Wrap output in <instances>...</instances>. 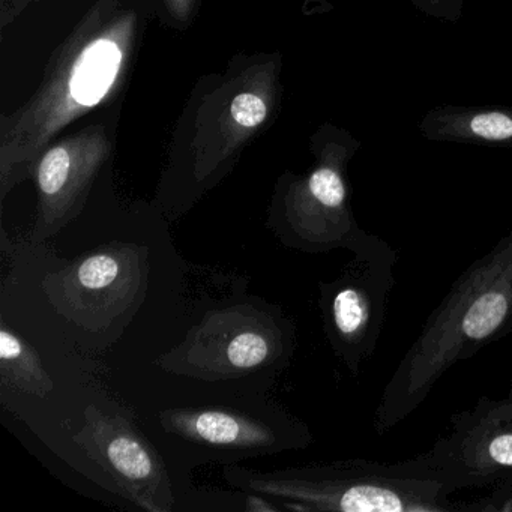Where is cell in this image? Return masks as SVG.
<instances>
[{"label":"cell","instance_id":"cell-11","mask_svg":"<svg viewBox=\"0 0 512 512\" xmlns=\"http://www.w3.org/2000/svg\"><path fill=\"white\" fill-rule=\"evenodd\" d=\"M161 427L196 445L235 452L284 448L274 425L230 407H176L160 412Z\"/></svg>","mask_w":512,"mask_h":512},{"label":"cell","instance_id":"cell-7","mask_svg":"<svg viewBox=\"0 0 512 512\" xmlns=\"http://www.w3.org/2000/svg\"><path fill=\"white\" fill-rule=\"evenodd\" d=\"M146 278L145 250L112 242L47 275L44 290L62 316L98 331L142 298Z\"/></svg>","mask_w":512,"mask_h":512},{"label":"cell","instance_id":"cell-8","mask_svg":"<svg viewBox=\"0 0 512 512\" xmlns=\"http://www.w3.org/2000/svg\"><path fill=\"white\" fill-rule=\"evenodd\" d=\"M73 442L112 479L118 493L149 512L173 509L172 482L163 458L130 418L89 406Z\"/></svg>","mask_w":512,"mask_h":512},{"label":"cell","instance_id":"cell-13","mask_svg":"<svg viewBox=\"0 0 512 512\" xmlns=\"http://www.w3.org/2000/svg\"><path fill=\"white\" fill-rule=\"evenodd\" d=\"M0 377L5 386L40 398L55 388L37 350L7 325L0 328Z\"/></svg>","mask_w":512,"mask_h":512},{"label":"cell","instance_id":"cell-12","mask_svg":"<svg viewBox=\"0 0 512 512\" xmlns=\"http://www.w3.org/2000/svg\"><path fill=\"white\" fill-rule=\"evenodd\" d=\"M419 128L430 140L512 146V109L440 107Z\"/></svg>","mask_w":512,"mask_h":512},{"label":"cell","instance_id":"cell-6","mask_svg":"<svg viewBox=\"0 0 512 512\" xmlns=\"http://www.w3.org/2000/svg\"><path fill=\"white\" fill-rule=\"evenodd\" d=\"M349 157L347 149H329L310 175L290 182L275 199L268 227L287 248L352 253L370 235L359 227L350 206L344 176Z\"/></svg>","mask_w":512,"mask_h":512},{"label":"cell","instance_id":"cell-5","mask_svg":"<svg viewBox=\"0 0 512 512\" xmlns=\"http://www.w3.org/2000/svg\"><path fill=\"white\" fill-rule=\"evenodd\" d=\"M334 280L320 283L319 305L329 346L358 376L362 364L376 352L394 289V248L368 235Z\"/></svg>","mask_w":512,"mask_h":512},{"label":"cell","instance_id":"cell-3","mask_svg":"<svg viewBox=\"0 0 512 512\" xmlns=\"http://www.w3.org/2000/svg\"><path fill=\"white\" fill-rule=\"evenodd\" d=\"M134 31L136 17L130 13L83 29L34 100L4 122L2 197L34 169L47 143L62 128L98 106L116 88L130 56Z\"/></svg>","mask_w":512,"mask_h":512},{"label":"cell","instance_id":"cell-17","mask_svg":"<svg viewBox=\"0 0 512 512\" xmlns=\"http://www.w3.org/2000/svg\"><path fill=\"white\" fill-rule=\"evenodd\" d=\"M194 0H167V7L172 11L173 16L178 19L185 20L188 14L191 13L193 8Z\"/></svg>","mask_w":512,"mask_h":512},{"label":"cell","instance_id":"cell-2","mask_svg":"<svg viewBox=\"0 0 512 512\" xmlns=\"http://www.w3.org/2000/svg\"><path fill=\"white\" fill-rule=\"evenodd\" d=\"M224 475L292 511L445 512L455 509L451 494L457 491L430 452L400 463L356 458L269 472L229 466Z\"/></svg>","mask_w":512,"mask_h":512},{"label":"cell","instance_id":"cell-1","mask_svg":"<svg viewBox=\"0 0 512 512\" xmlns=\"http://www.w3.org/2000/svg\"><path fill=\"white\" fill-rule=\"evenodd\" d=\"M512 332V230L473 262L427 317L373 416L377 434L409 418L458 362Z\"/></svg>","mask_w":512,"mask_h":512},{"label":"cell","instance_id":"cell-9","mask_svg":"<svg viewBox=\"0 0 512 512\" xmlns=\"http://www.w3.org/2000/svg\"><path fill=\"white\" fill-rule=\"evenodd\" d=\"M428 452L457 490L512 481V398H481Z\"/></svg>","mask_w":512,"mask_h":512},{"label":"cell","instance_id":"cell-14","mask_svg":"<svg viewBox=\"0 0 512 512\" xmlns=\"http://www.w3.org/2000/svg\"><path fill=\"white\" fill-rule=\"evenodd\" d=\"M233 121L245 128H256L268 116V107L265 101L251 92L238 95L230 106Z\"/></svg>","mask_w":512,"mask_h":512},{"label":"cell","instance_id":"cell-4","mask_svg":"<svg viewBox=\"0 0 512 512\" xmlns=\"http://www.w3.org/2000/svg\"><path fill=\"white\" fill-rule=\"evenodd\" d=\"M286 338L274 311L253 304L227 305L208 311L158 365L206 382L241 379L284 356Z\"/></svg>","mask_w":512,"mask_h":512},{"label":"cell","instance_id":"cell-15","mask_svg":"<svg viewBox=\"0 0 512 512\" xmlns=\"http://www.w3.org/2000/svg\"><path fill=\"white\" fill-rule=\"evenodd\" d=\"M413 4L430 16L457 20L461 16L463 0H412Z\"/></svg>","mask_w":512,"mask_h":512},{"label":"cell","instance_id":"cell-10","mask_svg":"<svg viewBox=\"0 0 512 512\" xmlns=\"http://www.w3.org/2000/svg\"><path fill=\"white\" fill-rule=\"evenodd\" d=\"M110 154L101 128H91L41 154L34 166L38 214L32 242L52 238L82 212L89 190Z\"/></svg>","mask_w":512,"mask_h":512},{"label":"cell","instance_id":"cell-16","mask_svg":"<svg viewBox=\"0 0 512 512\" xmlns=\"http://www.w3.org/2000/svg\"><path fill=\"white\" fill-rule=\"evenodd\" d=\"M245 509L250 512L280 511V508L272 502V499L257 493H248L247 500H245Z\"/></svg>","mask_w":512,"mask_h":512}]
</instances>
